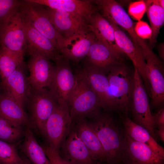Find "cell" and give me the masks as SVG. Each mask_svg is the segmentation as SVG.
Returning a JSON list of instances; mask_svg holds the SVG:
<instances>
[{
    "label": "cell",
    "instance_id": "d590c367",
    "mask_svg": "<svg viewBox=\"0 0 164 164\" xmlns=\"http://www.w3.org/2000/svg\"><path fill=\"white\" fill-rule=\"evenodd\" d=\"M153 122L154 127L158 128L164 127V109L162 108L155 114L152 115Z\"/></svg>",
    "mask_w": 164,
    "mask_h": 164
},
{
    "label": "cell",
    "instance_id": "cb8c5ba5",
    "mask_svg": "<svg viewBox=\"0 0 164 164\" xmlns=\"http://www.w3.org/2000/svg\"><path fill=\"white\" fill-rule=\"evenodd\" d=\"M77 121L75 131L88 150L93 159L97 163L106 162L105 155L103 147L90 123L84 119Z\"/></svg>",
    "mask_w": 164,
    "mask_h": 164
},
{
    "label": "cell",
    "instance_id": "52a82bcc",
    "mask_svg": "<svg viewBox=\"0 0 164 164\" xmlns=\"http://www.w3.org/2000/svg\"><path fill=\"white\" fill-rule=\"evenodd\" d=\"M133 90L131 109L133 121L147 129L155 140L152 114L147 93L142 78L137 70L133 73Z\"/></svg>",
    "mask_w": 164,
    "mask_h": 164
},
{
    "label": "cell",
    "instance_id": "b9f144b4",
    "mask_svg": "<svg viewBox=\"0 0 164 164\" xmlns=\"http://www.w3.org/2000/svg\"><path fill=\"white\" fill-rule=\"evenodd\" d=\"M0 164H1L0 163Z\"/></svg>",
    "mask_w": 164,
    "mask_h": 164
},
{
    "label": "cell",
    "instance_id": "e0dca14e",
    "mask_svg": "<svg viewBox=\"0 0 164 164\" xmlns=\"http://www.w3.org/2000/svg\"><path fill=\"white\" fill-rule=\"evenodd\" d=\"M95 39L89 29L80 31L66 39L60 53L69 60L78 62L87 56Z\"/></svg>",
    "mask_w": 164,
    "mask_h": 164
},
{
    "label": "cell",
    "instance_id": "7c38bea8",
    "mask_svg": "<svg viewBox=\"0 0 164 164\" xmlns=\"http://www.w3.org/2000/svg\"><path fill=\"white\" fill-rule=\"evenodd\" d=\"M121 160L122 164H164V157L146 145L131 138L124 130Z\"/></svg>",
    "mask_w": 164,
    "mask_h": 164
},
{
    "label": "cell",
    "instance_id": "4fadbf2b",
    "mask_svg": "<svg viewBox=\"0 0 164 164\" xmlns=\"http://www.w3.org/2000/svg\"><path fill=\"white\" fill-rule=\"evenodd\" d=\"M30 58L27 65L29 78L32 88L37 90L50 86L54 73V66L42 54L34 50L26 51Z\"/></svg>",
    "mask_w": 164,
    "mask_h": 164
},
{
    "label": "cell",
    "instance_id": "836d02e7",
    "mask_svg": "<svg viewBox=\"0 0 164 164\" xmlns=\"http://www.w3.org/2000/svg\"><path fill=\"white\" fill-rule=\"evenodd\" d=\"M134 29L137 35L142 39H150L151 38L152 30L146 22L141 20L138 21L135 26Z\"/></svg>",
    "mask_w": 164,
    "mask_h": 164
},
{
    "label": "cell",
    "instance_id": "e575fe53",
    "mask_svg": "<svg viewBox=\"0 0 164 164\" xmlns=\"http://www.w3.org/2000/svg\"><path fill=\"white\" fill-rule=\"evenodd\" d=\"M41 146L52 164H70L62 158L58 150L55 149L47 145H43Z\"/></svg>",
    "mask_w": 164,
    "mask_h": 164
},
{
    "label": "cell",
    "instance_id": "30bf717a",
    "mask_svg": "<svg viewBox=\"0 0 164 164\" xmlns=\"http://www.w3.org/2000/svg\"><path fill=\"white\" fill-rule=\"evenodd\" d=\"M113 28L117 45L124 53L132 61L140 75L147 94L151 97V87L149 77V70L142 50L136 44L116 23L107 19Z\"/></svg>",
    "mask_w": 164,
    "mask_h": 164
},
{
    "label": "cell",
    "instance_id": "f546056e",
    "mask_svg": "<svg viewBox=\"0 0 164 164\" xmlns=\"http://www.w3.org/2000/svg\"><path fill=\"white\" fill-rule=\"evenodd\" d=\"M22 125L0 117V140L16 143L24 137L25 129Z\"/></svg>",
    "mask_w": 164,
    "mask_h": 164
},
{
    "label": "cell",
    "instance_id": "2e32d148",
    "mask_svg": "<svg viewBox=\"0 0 164 164\" xmlns=\"http://www.w3.org/2000/svg\"><path fill=\"white\" fill-rule=\"evenodd\" d=\"M59 152L62 158L70 164H97L75 129H71Z\"/></svg>",
    "mask_w": 164,
    "mask_h": 164
},
{
    "label": "cell",
    "instance_id": "484cf974",
    "mask_svg": "<svg viewBox=\"0 0 164 164\" xmlns=\"http://www.w3.org/2000/svg\"><path fill=\"white\" fill-rule=\"evenodd\" d=\"M23 141L20 148L32 164H52L37 142L31 128L25 126Z\"/></svg>",
    "mask_w": 164,
    "mask_h": 164
},
{
    "label": "cell",
    "instance_id": "8992f818",
    "mask_svg": "<svg viewBox=\"0 0 164 164\" xmlns=\"http://www.w3.org/2000/svg\"><path fill=\"white\" fill-rule=\"evenodd\" d=\"M57 103L48 89L32 88L26 105L32 127L42 135L47 121Z\"/></svg>",
    "mask_w": 164,
    "mask_h": 164
},
{
    "label": "cell",
    "instance_id": "ab89813d",
    "mask_svg": "<svg viewBox=\"0 0 164 164\" xmlns=\"http://www.w3.org/2000/svg\"><path fill=\"white\" fill-rule=\"evenodd\" d=\"M2 27L0 26V38L1 37Z\"/></svg>",
    "mask_w": 164,
    "mask_h": 164
},
{
    "label": "cell",
    "instance_id": "83f0119b",
    "mask_svg": "<svg viewBox=\"0 0 164 164\" xmlns=\"http://www.w3.org/2000/svg\"><path fill=\"white\" fill-rule=\"evenodd\" d=\"M147 14L151 26L152 35L148 46L151 49L156 42L160 29L164 22V9L160 6V0L144 1Z\"/></svg>",
    "mask_w": 164,
    "mask_h": 164
},
{
    "label": "cell",
    "instance_id": "d6a6232c",
    "mask_svg": "<svg viewBox=\"0 0 164 164\" xmlns=\"http://www.w3.org/2000/svg\"><path fill=\"white\" fill-rule=\"evenodd\" d=\"M146 6L144 0L131 2L128 6V14L134 19L139 21L146 12Z\"/></svg>",
    "mask_w": 164,
    "mask_h": 164
},
{
    "label": "cell",
    "instance_id": "8d00e7d4",
    "mask_svg": "<svg viewBox=\"0 0 164 164\" xmlns=\"http://www.w3.org/2000/svg\"><path fill=\"white\" fill-rule=\"evenodd\" d=\"M155 135L161 141L164 142V127L158 128L155 132H154Z\"/></svg>",
    "mask_w": 164,
    "mask_h": 164
},
{
    "label": "cell",
    "instance_id": "9c48e42d",
    "mask_svg": "<svg viewBox=\"0 0 164 164\" xmlns=\"http://www.w3.org/2000/svg\"><path fill=\"white\" fill-rule=\"evenodd\" d=\"M98 11L107 19L111 20L125 29L134 43L142 50L144 53H153L145 41L140 38L135 31L134 24L122 6L114 0H94Z\"/></svg>",
    "mask_w": 164,
    "mask_h": 164
},
{
    "label": "cell",
    "instance_id": "7402d4cb",
    "mask_svg": "<svg viewBox=\"0 0 164 164\" xmlns=\"http://www.w3.org/2000/svg\"><path fill=\"white\" fill-rule=\"evenodd\" d=\"M1 85L0 94V117L15 122L24 126L32 125L24 109L5 87Z\"/></svg>",
    "mask_w": 164,
    "mask_h": 164
},
{
    "label": "cell",
    "instance_id": "9a60e30c",
    "mask_svg": "<svg viewBox=\"0 0 164 164\" xmlns=\"http://www.w3.org/2000/svg\"><path fill=\"white\" fill-rule=\"evenodd\" d=\"M122 55L111 50L96 38L85 57V65L106 74L114 66L123 62Z\"/></svg>",
    "mask_w": 164,
    "mask_h": 164
},
{
    "label": "cell",
    "instance_id": "d6986e66",
    "mask_svg": "<svg viewBox=\"0 0 164 164\" xmlns=\"http://www.w3.org/2000/svg\"><path fill=\"white\" fill-rule=\"evenodd\" d=\"M149 70L152 104L157 107L164 101V70L159 60L154 53H144Z\"/></svg>",
    "mask_w": 164,
    "mask_h": 164
},
{
    "label": "cell",
    "instance_id": "d4e9b609",
    "mask_svg": "<svg viewBox=\"0 0 164 164\" xmlns=\"http://www.w3.org/2000/svg\"><path fill=\"white\" fill-rule=\"evenodd\" d=\"M120 116L124 130L131 138L146 145L155 153L164 157V148L156 142L147 129L135 123L127 116Z\"/></svg>",
    "mask_w": 164,
    "mask_h": 164
},
{
    "label": "cell",
    "instance_id": "4dcf8cb0",
    "mask_svg": "<svg viewBox=\"0 0 164 164\" xmlns=\"http://www.w3.org/2000/svg\"><path fill=\"white\" fill-rule=\"evenodd\" d=\"M22 161L16 143H10L0 140L1 164H21Z\"/></svg>",
    "mask_w": 164,
    "mask_h": 164
},
{
    "label": "cell",
    "instance_id": "ba28073f",
    "mask_svg": "<svg viewBox=\"0 0 164 164\" xmlns=\"http://www.w3.org/2000/svg\"><path fill=\"white\" fill-rule=\"evenodd\" d=\"M69 62L68 59L61 55L55 62L53 77L48 87L58 104L68 106L76 80L75 75L72 72Z\"/></svg>",
    "mask_w": 164,
    "mask_h": 164
},
{
    "label": "cell",
    "instance_id": "6da1fadb",
    "mask_svg": "<svg viewBox=\"0 0 164 164\" xmlns=\"http://www.w3.org/2000/svg\"><path fill=\"white\" fill-rule=\"evenodd\" d=\"M107 77L108 110L120 111L128 117L133 90V73L122 62L113 67Z\"/></svg>",
    "mask_w": 164,
    "mask_h": 164
},
{
    "label": "cell",
    "instance_id": "ffe728a7",
    "mask_svg": "<svg viewBox=\"0 0 164 164\" xmlns=\"http://www.w3.org/2000/svg\"><path fill=\"white\" fill-rule=\"evenodd\" d=\"M87 27L98 41L111 50L121 54H124L117 45L113 26L98 11L89 17Z\"/></svg>",
    "mask_w": 164,
    "mask_h": 164
},
{
    "label": "cell",
    "instance_id": "8fae6325",
    "mask_svg": "<svg viewBox=\"0 0 164 164\" xmlns=\"http://www.w3.org/2000/svg\"><path fill=\"white\" fill-rule=\"evenodd\" d=\"M26 37L24 20L19 9L2 27L0 46L25 54Z\"/></svg>",
    "mask_w": 164,
    "mask_h": 164
},
{
    "label": "cell",
    "instance_id": "74e56055",
    "mask_svg": "<svg viewBox=\"0 0 164 164\" xmlns=\"http://www.w3.org/2000/svg\"><path fill=\"white\" fill-rule=\"evenodd\" d=\"M159 50L160 57L162 60H163L164 58L163 43H162L159 45Z\"/></svg>",
    "mask_w": 164,
    "mask_h": 164
},
{
    "label": "cell",
    "instance_id": "f1b7e54d",
    "mask_svg": "<svg viewBox=\"0 0 164 164\" xmlns=\"http://www.w3.org/2000/svg\"><path fill=\"white\" fill-rule=\"evenodd\" d=\"M25 54L15 53L0 46V79H7L24 61Z\"/></svg>",
    "mask_w": 164,
    "mask_h": 164
},
{
    "label": "cell",
    "instance_id": "f35d334b",
    "mask_svg": "<svg viewBox=\"0 0 164 164\" xmlns=\"http://www.w3.org/2000/svg\"><path fill=\"white\" fill-rule=\"evenodd\" d=\"M22 161L21 164H32L28 159L25 155H22Z\"/></svg>",
    "mask_w": 164,
    "mask_h": 164
},
{
    "label": "cell",
    "instance_id": "60d3db41",
    "mask_svg": "<svg viewBox=\"0 0 164 164\" xmlns=\"http://www.w3.org/2000/svg\"><path fill=\"white\" fill-rule=\"evenodd\" d=\"M1 82H0V94L1 92Z\"/></svg>",
    "mask_w": 164,
    "mask_h": 164
},
{
    "label": "cell",
    "instance_id": "603a6c76",
    "mask_svg": "<svg viewBox=\"0 0 164 164\" xmlns=\"http://www.w3.org/2000/svg\"><path fill=\"white\" fill-rule=\"evenodd\" d=\"M23 19L26 37V52L30 50L39 52L55 62L61 56L59 52L50 40Z\"/></svg>",
    "mask_w": 164,
    "mask_h": 164
},
{
    "label": "cell",
    "instance_id": "44dd1931",
    "mask_svg": "<svg viewBox=\"0 0 164 164\" xmlns=\"http://www.w3.org/2000/svg\"><path fill=\"white\" fill-rule=\"evenodd\" d=\"M46 7L50 22L57 32L65 39L80 31L89 29L87 25L82 23L70 14Z\"/></svg>",
    "mask_w": 164,
    "mask_h": 164
},
{
    "label": "cell",
    "instance_id": "5bb4252c",
    "mask_svg": "<svg viewBox=\"0 0 164 164\" xmlns=\"http://www.w3.org/2000/svg\"><path fill=\"white\" fill-rule=\"evenodd\" d=\"M36 4L60 10L72 15L82 23L87 26L89 17L97 8L94 0H29Z\"/></svg>",
    "mask_w": 164,
    "mask_h": 164
},
{
    "label": "cell",
    "instance_id": "277c9868",
    "mask_svg": "<svg viewBox=\"0 0 164 164\" xmlns=\"http://www.w3.org/2000/svg\"><path fill=\"white\" fill-rule=\"evenodd\" d=\"M19 10L24 19L50 40L60 53L66 39L55 28L45 7L29 0H21Z\"/></svg>",
    "mask_w": 164,
    "mask_h": 164
},
{
    "label": "cell",
    "instance_id": "7a4b0ae2",
    "mask_svg": "<svg viewBox=\"0 0 164 164\" xmlns=\"http://www.w3.org/2000/svg\"><path fill=\"white\" fill-rule=\"evenodd\" d=\"M75 75L76 83L68 106L72 120L94 118L100 113L101 108L99 98L91 86L84 69Z\"/></svg>",
    "mask_w": 164,
    "mask_h": 164
},
{
    "label": "cell",
    "instance_id": "5b68a950",
    "mask_svg": "<svg viewBox=\"0 0 164 164\" xmlns=\"http://www.w3.org/2000/svg\"><path fill=\"white\" fill-rule=\"evenodd\" d=\"M72 121L68 106L57 103L47 121L43 134L48 146L59 150L71 130Z\"/></svg>",
    "mask_w": 164,
    "mask_h": 164
},
{
    "label": "cell",
    "instance_id": "4316f807",
    "mask_svg": "<svg viewBox=\"0 0 164 164\" xmlns=\"http://www.w3.org/2000/svg\"><path fill=\"white\" fill-rule=\"evenodd\" d=\"M93 90L100 101L101 108L108 109V92L109 82L104 73L85 65L84 68Z\"/></svg>",
    "mask_w": 164,
    "mask_h": 164
},
{
    "label": "cell",
    "instance_id": "1f68e13d",
    "mask_svg": "<svg viewBox=\"0 0 164 164\" xmlns=\"http://www.w3.org/2000/svg\"><path fill=\"white\" fill-rule=\"evenodd\" d=\"M21 1L0 0V26L2 27L19 10Z\"/></svg>",
    "mask_w": 164,
    "mask_h": 164
},
{
    "label": "cell",
    "instance_id": "ac0fdd59",
    "mask_svg": "<svg viewBox=\"0 0 164 164\" xmlns=\"http://www.w3.org/2000/svg\"><path fill=\"white\" fill-rule=\"evenodd\" d=\"M26 68L24 61L7 79L1 82V85L24 109L32 89L27 75Z\"/></svg>",
    "mask_w": 164,
    "mask_h": 164
},
{
    "label": "cell",
    "instance_id": "3957f363",
    "mask_svg": "<svg viewBox=\"0 0 164 164\" xmlns=\"http://www.w3.org/2000/svg\"><path fill=\"white\" fill-rule=\"evenodd\" d=\"M90 123L104 152L107 164H120L123 144L121 131L111 116L101 114Z\"/></svg>",
    "mask_w": 164,
    "mask_h": 164
}]
</instances>
